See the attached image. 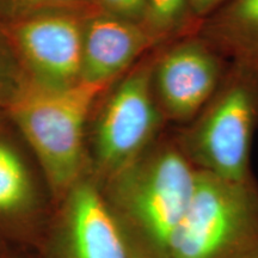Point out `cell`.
<instances>
[{
    "instance_id": "cell-3",
    "label": "cell",
    "mask_w": 258,
    "mask_h": 258,
    "mask_svg": "<svg viewBox=\"0 0 258 258\" xmlns=\"http://www.w3.org/2000/svg\"><path fill=\"white\" fill-rule=\"evenodd\" d=\"M258 129V66L231 61L224 79L194 120L175 132L198 171L231 180L252 178L251 147Z\"/></svg>"
},
{
    "instance_id": "cell-13",
    "label": "cell",
    "mask_w": 258,
    "mask_h": 258,
    "mask_svg": "<svg viewBox=\"0 0 258 258\" xmlns=\"http://www.w3.org/2000/svg\"><path fill=\"white\" fill-rule=\"evenodd\" d=\"M99 10L96 0H0V24L44 12L66 11L89 15Z\"/></svg>"
},
{
    "instance_id": "cell-19",
    "label": "cell",
    "mask_w": 258,
    "mask_h": 258,
    "mask_svg": "<svg viewBox=\"0 0 258 258\" xmlns=\"http://www.w3.org/2000/svg\"><path fill=\"white\" fill-rule=\"evenodd\" d=\"M2 115H5V112H3V111H0V118H2Z\"/></svg>"
},
{
    "instance_id": "cell-8",
    "label": "cell",
    "mask_w": 258,
    "mask_h": 258,
    "mask_svg": "<svg viewBox=\"0 0 258 258\" xmlns=\"http://www.w3.org/2000/svg\"><path fill=\"white\" fill-rule=\"evenodd\" d=\"M86 16L44 12L0 24L29 82L47 89H67L82 82Z\"/></svg>"
},
{
    "instance_id": "cell-5",
    "label": "cell",
    "mask_w": 258,
    "mask_h": 258,
    "mask_svg": "<svg viewBox=\"0 0 258 258\" xmlns=\"http://www.w3.org/2000/svg\"><path fill=\"white\" fill-rule=\"evenodd\" d=\"M170 258H258V183L198 171Z\"/></svg>"
},
{
    "instance_id": "cell-16",
    "label": "cell",
    "mask_w": 258,
    "mask_h": 258,
    "mask_svg": "<svg viewBox=\"0 0 258 258\" xmlns=\"http://www.w3.org/2000/svg\"><path fill=\"white\" fill-rule=\"evenodd\" d=\"M226 0H191V19L196 25L212 12H214L219 6L224 4Z\"/></svg>"
},
{
    "instance_id": "cell-10",
    "label": "cell",
    "mask_w": 258,
    "mask_h": 258,
    "mask_svg": "<svg viewBox=\"0 0 258 258\" xmlns=\"http://www.w3.org/2000/svg\"><path fill=\"white\" fill-rule=\"evenodd\" d=\"M157 47L140 23L97 10L84 21L82 82L114 83Z\"/></svg>"
},
{
    "instance_id": "cell-6",
    "label": "cell",
    "mask_w": 258,
    "mask_h": 258,
    "mask_svg": "<svg viewBox=\"0 0 258 258\" xmlns=\"http://www.w3.org/2000/svg\"><path fill=\"white\" fill-rule=\"evenodd\" d=\"M230 62L195 31L157 47L152 85L167 123H190L217 91Z\"/></svg>"
},
{
    "instance_id": "cell-9",
    "label": "cell",
    "mask_w": 258,
    "mask_h": 258,
    "mask_svg": "<svg viewBox=\"0 0 258 258\" xmlns=\"http://www.w3.org/2000/svg\"><path fill=\"white\" fill-rule=\"evenodd\" d=\"M47 194L27 154L0 133V244L37 249L51 218Z\"/></svg>"
},
{
    "instance_id": "cell-12",
    "label": "cell",
    "mask_w": 258,
    "mask_h": 258,
    "mask_svg": "<svg viewBox=\"0 0 258 258\" xmlns=\"http://www.w3.org/2000/svg\"><path fill=\"white\" fill-rule=\"evenodd\" d=\"M141 25L158 46L196 30L191 0H145Z\"/></svg>"
},
{
    "instance_id": "cell-7",
    "label": "cell",
    "mask_w": 258,
    "mask_h": 258,
    "mask_svg": "<svg viewBox=\"0 0 258 258\" xmlns=\"http://www.w3.org/2000/svg\"><path fill=\"white\" fill-rule=\"evenodd\" d=\"M55 209L37 247L42 258H137L90 173Z\"/></svg>"
},
{
    "instance_id": "cell-14",
    "label": "cell",
    "mask_w": 258,
    "mask_h": 258,
    "mask_svg": "<svg viewBox=\"0 0 258 258\" xmlns=\"http://www.w3.org/2000/svg\"><path fill=\"white\" fill-rule=\"evenodd\" d=\"M27 80L17 57L0 27V111L5 112Z\"/></svg>"
},
{
    "instance_id": "cell-18",
    "label": "cell",
    "mask_w": 258,
    "mask_h": 258,
    "mask_svg": "<svg viewBox=\"0 0 258 258\" xmlns=\"http://www.w3.org/2000/svg\"><path fill=\"white\" fill-rule=\"evenodd\" d=\"M4 252H5V251L0 250V258H4Z\"/></svg>"
},
{
    "instance_id": "cell-17",
    "label": "cell",
    "mask_w": 258,
    "mask_h": 258,
    "mask_svg": "<svg viewBox=\"0 0 258 258\" xmlns=\"http://www.w3.org/2000/svg\"><path fill=\"white\" fill-rule=\"evenodd\" d=\"M4 258H42L40 254H36V256H34V254H30V253H9V252H4Z\"/></svg>"
},
{
    "instance_id": "cell-15",
    "label": "cell",
    "mask_w": 258,
    "mask_h": 258,
    "mask_svg": "<svg viewBox=\"0 0 258 258\" xmlns=\"http://www.w3.org/2000/svg\"><path fill=\"white\" fill-rule=\"evenodd\" d=\"M96 2L103 11L141 23L145 0H96Z\"/></svg>"
},
{
    "instance_id": "cell-4",
    "label": "cell",
    "mask_w": 258,
    "mask_h": 258,
    "mask_svg": "<svg viewBox=\"0 0 258 258\" xmlns=\"http://www.w3.org/2000/svg\"><path fill=\"white\" fill-rule=\"evenodd\" d=\"M156 49L111 84L95 106L88 152L90 175L98 184L143 156L165 131L152 85Z\"/></svg>"
},
{
    "instance_id": "cell-2",
    "label": "cell",
    "mask_w": 258,
    "mask_h": 258,
    "mask_svg": "<svg viewBox=\"0 0 258 258\" xmlns=\"http://www.w3.org/2000/svg\"><path fill=\"white\" fill-rule=\"evenodd\" d=\"M111 84L47 89L27 80L5 110L30 148L55 206L90 173L88 124Z\"/></svg>"
},
{
    "instance_id": "cell-1",
    "label": "cell",
    "mask_w": 258,
    "mask_h": 258,
    "mask_svg": "<svg viewBox=\"0 0 258 258\" xmlns=\"http://www.w3.org/2000/svg\"><path fill=\"white\" fill-rule=\"evenodd\" d=\"M196 173L175 133H164L143 156L99 184L137 258H170Z\"/></svg>"
},
{
    "instance_id": "cell-11",
    "label": "cell",
    "mask_w": 258,
    "mask_h": 258,
    "mask_svg": "<svg viewBox=\"0 0 258 258\" xmlns=\"http://www.w3.org/2000/svg\"><path fill=\"white\" fill-rule=\"evenodd\" d=\"M195 32L227 60L258 66V0H226Z\"/></svg>"
}]
</instances>
